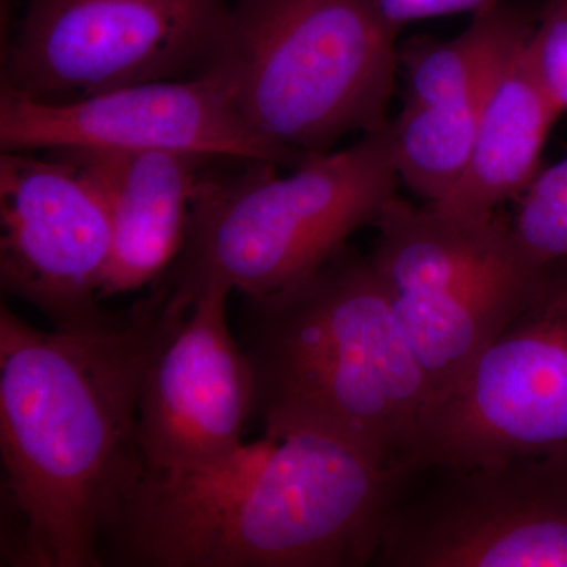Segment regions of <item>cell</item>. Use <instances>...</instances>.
Returning a JSON list of instances; mask_svg holds the SVG:
<instances>
[{"instance_id": "cell-1", "label": "cell", "mask_w": 567, "mask_h": 567, "mask_svg": "<svg viewBox=\"0 0 567 567\" xmlns=\"http://www.w3.org/2000/svg\"><path fill=\"white\" fill-rule=\"evenodd\" d=\"M188 311L158 282L91 333L43 331L2 305L0 566L104 567V536L144 472L142 377Z\"/></svg>"}, {"instance_id": "cell-2", "label": "cell", "mask_w": 567, "mask_h": 567, "mask_svg": "<svg viewBox=\"0 0 567 567\" xmlns=\"http://www.w3.org/2000/svg\"><path fill=\"white\" fill-rule=\"evenodd\" d=\"M416 475L315 434L221 464L142 472L102 544L112 567H361Z\"/></svg>"}, {"instance_id": "cell-3", "label": "cell", "mask_w": 567, "mask_h": 567, "mask_svg": "<svg viewBox=\"0 0 567 567\" xmlns=\"http://www.w3.org/2000/svg\"><path fill=\"white\" fill-rule=\"evenodd\" d=\"M238 328L265 436H327L421 472L434 395L369 256L346 246L305 278L245 297Z\"/></svg>"}, {"instance_id": "cell-4", "label": "cell", "mask_w": 567, "mask_h": 567, "mask_svg": "<svg viewBox=\"0 0 567 567\" xmlns=\"http://www.w3.org/2000/svg\"><path fill=\"white\" fill-rule=\"evenodd\" d=\"M248 162L204 175L182 251L155 282L189 309L212 287L244 297L276 292L322 267L357 230L374 226L398 188L393 123L350 147L278 173Z\"/></svg>"}, {"instance_id": "cell-5", "label": "cell", "mask_w": 567, "mask_h": 567, "mask_svg": "<svg viewBox=\"0 0 567 567\" xmlns=\"http://www.w3.org/2000/svg\"><path fill=\"white\" fill-rule=\"evenodd\" d=\"M398 32L377 0H230L207 71L254 132L305 159L391 122Z\"/></svg>"}, {"instance_id": "cell-6", "label": "cell", "mask_w": 567, "mask_h": 567, "mask_svg": "<svg viewBox=\"0 0 567 567\" xmlns=\"http://www.w3.org/2000/svg\"><path fill=\"white\" fill-rule=\"evenodd\" d=\"M374 227L369 259L434 406L528 303L550 265L529 259L499 212L458 221L395 194Z\"/></svg>"}, {"instance_id": "cell-7", "label": "cell", "mask_w": 567, "mask_h": 567, "mask_svg": "<svg viewBox=\"0 0 567 567\" xmlns=\"http://www.w3.org/2000/svg\"><path fill=\"white\" fill-rule=\"evenodd\" d=\"M230 0H29L2 87L40 102L188 80L218 51Z\"/></svg>"}, {"instance_id": "cell-8", "label": "cell", "mask_w": 567, "mask_h": 567, "mask_svg": "<svg viewBox=\"0 0 567 567\" xmlns=\"http://www.w3.org/2000/svg\"><path fill=\"white\" fill-rule=\"evenodd\" d=\"M509 461L567 464V260L425 420L421 472Z\"/></svg>"}, {"instance_id": "cell-9", "label": "cell", "mask_w": 567, "mask_h": 567, "mask_svg": "<svg viewBox=\"0 0 567 567\" xmlns=\"http://www.w3.org/2000/svg\"><path fill=\"white\" fill-rule=\"evenodd\" d=\"M427 468L436 475L406 488L372 565L567 567L566 462Z\"/></svg>"}, {"instance_id": "cell-10", "label": "cell", "mask_w": 567, "mask_h": 567, "mask_svg": "<svg viewBox=\"0 0 567 567\" xmlns=\"http://www.w3.org/2000/svg\"><path fill=\"white\" fill-rule=\"evenodd\" d=\"M0 156V282L52 330L91 333L128 319L100 301L111 262L110 207L81 167L54 152Z\"/></svg>"}, {"instance_id": "cell-11", "label": "cell", "mask_w": 567, "mask_h": 567, "mask_svg": "<svg viewBox=\"0 0 567 567\" xmlns=\"http://www.w3.org/2000/svg\"><path fill=\"white\" fill-rule=\"evenodd\" d=\"M0 148L167 151L284 167L303 162L254 132L229 84L215 71L61 103L40 102L0 87Z\"/></svg>"}, {"instance_id": "cell-12", "label": "cell", "mask_w": 567, "mask_h": 567, "mask_svg": "<svg viewBox=\"0 0 567 567\" xmlns=\"http://www.w3.org/2000/svg\"><path fill=\"white\" fill-rule=\"evenodd\" d=\"M230 290L212 287L153 353L142 377L137 443L145 472L218 465L244 447L251 364L227 324Z\"/></svg>"}, {"instance_id": "cell-13", "label": "cell", "mask_w": 567, "mask_h": 567, "mask_svg": "<svg viewBox=\"0 0 567 567\" xmlns=\"http://www.w3.org/2000/svg\"><path fill=\"white\" fill-rule=\"evenodd\" d=\"M54 153L81 167L110 207L112 254L100 298L155 282L182 251L200 167L212 159L167 151Z\"/></svg>"}, {"instance_id": "cell-14", "label": "cell", "mask_w": 567, "mask_h": 567, "mask_svg": "<svg viewBox=\"0 0 567 567\" xmlns=\"http://www.w3.org/2000/svg\"><path fill=\"white\" fill-rule=\"evenodd\" d=\"M533 28L509 48L495 71L461 182L442 203L427 204L442 215L484 221L507 200L520 197L539 174L544 145L559 112L529 65Z\"/></svg>"}, {"instance_id": "cell-15", "label": "cell", "mask_w": 567, "mask_h": 567, "mask_svg": "<svg viewBox=\"0 0 567 567\" xmlns=\"http://www.w3.org/2000/svg\"><path fill=\"white\" fill-rule=\"evenodd\" d=\"M491 84L456 102L404 104L391 121L399 181L427 204L442 203L461 182Z\"/></svg>"}, {"instance_id": "cell-16", "label": "cell", "mask_w": 567, "mask_h": 567, "mask_svg": "<svg viewBox=\"0 0 567 567\" xmlns=\"http://www.w3.org/2000/svg\"><path fill=\"white\" fill-rule=\"evenodd\" d=\"M511 224L518 245L536 264L567 260V158L539 171L518 197Z\"/></svg>"}, {"instance_id": "cell-17", "label": "cell", "mask_w": 567, "mask_h": 567, "mask_svg": "<svg viewBox=\"0 0 567 567\" xmlns=\"http://www.w3.org/2000/svg\"><path fill=\"white\" fill-rule=\"evenodd\" d=\"M528 61L559 115L567 112V0H547L529 35Z\"/></svg>"}, {"instance_id": "cell-18", "label": "cell", "mask_w": 567, "mask_h": 567, "mask_svg": "<svg viewBox=\"0 0 567 567\" xmlns=\"http://www.w3.org/2000/svg\"><path fill=\"white\" fill-rule=\"evenodd\" d=\"M503 2L505 0H377V7L383 20L401 31L402 25L412 21L464 13V11L483 13Z\"/></svg>"}]
</instances>
